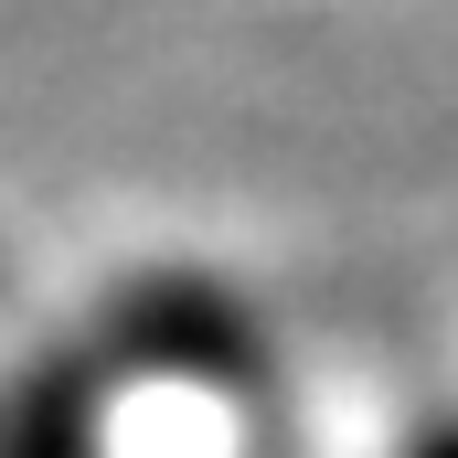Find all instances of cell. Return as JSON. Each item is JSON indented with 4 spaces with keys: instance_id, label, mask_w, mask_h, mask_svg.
<instances>
[{
    "instance_id": "obj_1",
    "label": "cell",
    "mask_w": 458,
    "mask_h": 458,
    "mask_svg": "<svg viewBox=\"0 0 458 458\" xmlns=\"http://www.w3.org/2000/svg\"><path fill=\"white\" fill-rule=\"evenodd\" d=\"M405 458H458V427H437V437H427V448H405Z\"/></svg>"
}]
</instances>
